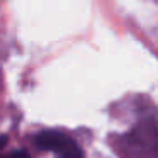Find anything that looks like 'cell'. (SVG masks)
Returning a JSON list of instances; mask_svg holds the SVG:
<instances>
[{
  "label": "cell",
  "mask_w": 158,
  "mask_h": 158,
  "mask_svg": "<svg viewBox=\"0 0 158 158\" xmlns=\"http://www.w3.org/2000/svg\"><path fill=\"white\" fill-rule=\"evenodd\" d=\"M36 143L39 148L55 151L61 158H83L82 150L77 146L75 141L60 131H43L36 136Z\"/></svg>",
  "instance_id": "1"
},
{
  "label": "cell",
  "mask_w": 158,
  "mask_h": 158,
  "mask_svg": "<svg viewBox=\"0 0 158 158\" xmlns=\"http://www.w3.org/2000/svg\"><path fill=\"white\" fill-rule=\"evenodd\" d=\"M7 158H29V155H26L24 151H17V153H12V155H9Z\"/></svg>",
  "instance_id": "2"
}]
</instances>
